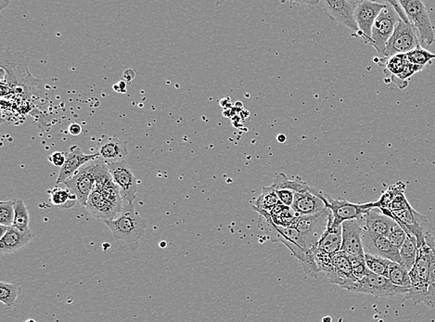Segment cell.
Masks as SVG:
<instances>
[{
  "instance_id": "6da1fadb",
  "label": "cell",
  "mask_w": 435,
  "mask_h": 322,
  "mask_svg": "<svg viewBox=\"0 0 435 322\" xmlns=\"http://www.w3.org/2000/svg\"><path fill=\"white\" fill-rule=\"evenodd\" d=\"M86 208L94 218L103 222L114 220L124 208L119 188L109 174L106 163L100 159L96 186L88 197Z\"/></svg>"
},
{
  "instance_id": "7a4b0ae2",
  "label": "cell",
  "mask_w": 435,
  "mask_h": 322,
  "mask_svg": "<svg viewBox=\"0 0 435 322\" xmlns=\"http://www.w3.org/2000/svg\"><path fill=\"white\" fill-rule=\"evenodd\" d=\"M104 223L112 230L114 238L126 242L133 252L141 246V240L148 229L147 220L136 211L134 205L129 203L124 206L117 218Z\"/></svg>"
},
{
  "instance_id": "3957f363",
  "label": "cell",
  "mask_w": 435,
  "mask_h": 322,
  "mask_svg": "<svg viewBox=\"0 0 435 322\" xmlns=\"http://www.w3.org/2000/svg\"><path fill=\"white\" fill-rule=\"evenodd\" d=\"M435 250L426 245L418 249L417 259L413 269L409 272L412 287L404 299L412 300L415 305L427 302L428 278L430 273L431 257Z\"/></svg>"
},
{
  "instance_id": "277c9868",
  "label": "cell",
  "mask_w": 435,
  "mask_h": 322,
  "mask_svg": "<svg viewBox=\"0 0 435 322\" xmlns=\"http://www.w3.org/2000/svg\"><path fill=\"white\" fill-rule=\"evenodd\" d=\"M310 191L315 195L318 196L330 209L333 214V223L343 225L345 221L359 220L363 217L371 209L375 208V203H354L349 200L340 198L334 199L333 197L324 193L323 191L311 188Z\"/></svg>"
},
{
  "instance_id": "5b68a950",
  "label": "cell",
  "mask_w": 435,
  "mask_h": 322,
  "mask_svg": "<svg viewBox=\"0 0 435 322\" xmlns=\"http://www.w3.org/2000/svg\"><path fill=\"white\" fill-rule=\"evenodd\" d=\"M400 17L388 1L373 24L371 32V45L375 48L380 58L385 57L386 45L394 32Z\"/></svg>"
},
{
  "instance_id": "8992f818",
  "label": "cell",
  "mask_w": 435,
  "mask_h": 322,
  "mask_svg": "<svg viewBox=\"0 0 435 322\" xmlns=\"http://www.w3.org/2000/svg\"><path fill=\"white\" fill-rule=\"evenodd\" d=\"M399 3L421 41L428 45L435 43L434 28L424 3L421 0H400Z\"/></svg>"
},
{
  "instance_id": "52a82bcc",
  "label": "cell",
  "mask_w": 435,
  "mask_h": 322,
  "mask_svg": "<svg viewBox=\"0 0 435 322\" xmlns=\"http://www.w3.org/2000/svg\"><path fill=\"white\" fill-rule=\"evenodd\" d=\"M100 159L86 163L82 166L71 178L65 182L67 189H69L77 197L78 203L86 206L88 197L96 186L97 170H98Z\"/></svg>"
},
{
  "instance_id": "ba28073f",
  "label": "cell",
  "mask_w": 435,
  "mask_h": 322,
  "mask_svg": "<svg viewBox=\"0 0 435 322\" xmlns=\"http://www.w3.org/2000/svg\"><path fill=\"white\" fill-rule=\"evenodd\" d=\"M409 289L395 286L388 278L367 273L366 277L358 281L354 293L367 294L377 299H392L397 296H406Z\"/></svg>"
},
{
  "instance_id": "9c48e42d",
  "label": "cell",
  "mask_w": 435,
  "mask_h": 322,
  "mask_svg": "<svg viewBox=\"0 0 435 322\" xmlns=\"http://www.w3.org/2000/svg\"><path fill=\"white\" fill-rule=\"evenodd\" d=\"M330 214V209L326 208L318 214L297 217L291 227L304 237L309 247L314 250L327 229Z\"/></svg>"
},
{
  "instance_id": "30bf717a",
  "label": "cell",
  "mask_w": 435,
  "mask_h": 322,
  "mask_svg": "<svg viewBox=\"0 0 435 322\" xmlns=\"http://www.w3.org/2000/svg\"><path fill=\"white\" fill-rule=\"evenodd\" d=\"M419 45L421 44L417 36V30L414 28L412 23H407L400 19L390 41L386 45L383 58L398 55V54H407L414 48H418Z\"/></svg>"
},
{
  "instance_id": "8fae6325",
  "label": "cell",
  "mask_w": 435,
  "mask_h": 322,
  "mask_svg": "<svg viewBox=\"0 0 435 322\" xmlns=\"http://www.w3.org/2000/svg\"><path fill=\"white\" fill-rule=\"evenodd\" d=\"M112 179L119 188L122 199L129 205H133L138 193L139 185L133 170L126 160L106 163Z\"/></svg>"
},
{
  "instance_id": "7c38bea8",
  "label": "cell",
  "mask_w": 435,
  "mask_h": 322,
  "mask_svg": "<svg viewBox=\"0 0 435 322\" xmlns=\"http://www.w3.org/2000/svg\"><path fill=\"white\" fill-rule=\"evenodd\" d=\"M385 7V2L359 1L355 8V17L358 27V38L363 39L365 43L371 45V32L379 14Z\"/></svg>"
},
{
  "instance_id": "4fadbf2b",
  "label": "cell",
  "mask_w": 435,
  "mask_h": 322,
  "mask_svg": "<svg viewBox=\"0 0 435 322\" xmlns=\"http://www.w3.org/2000/svg\"><path fill=\"white\" fill-rule=\"evenodd\" d=\"M362 242H363L365 254L385 258V259L390 260L392 262L402 265L400 251L394 247L386 237L378 235V234L370 232V230L364 229Z\"/></svg>"
},
{
  "instance_id": "5bb4252c",
  "label": "cell",
  "mask_w": 435,
  "mask_h": 322,
  "mask_svg": "<svg viewBox=\"0 0 435 322\" xmlns=\"http://www.w3.org/2000/svg\"><path fill=\"white\" fill-rule=\"evenodd\" d=\"M358 4V2H350L346 0H326L319 3L331 21L348 27L357 36L358 27L355 22V11Z\"/></svg>"
},
{
  "instance_id": "9a60e30c",
  "label": "cell",
  "mask_w": 435,
  "mask_h": 322,
  "mask_svg": "<svg viewBox=\"0 0 435 322\" xmlns=\"http://www.w3.org/2000/svg\"><path fill=\"white\" fill-rule=\"evenodd\" d=\"M326 276L331 284L339 285L340 288L350 291H354L358 282L353 273L350 257L343 251L333 254V269Z\"/></svg>"
},
{
  "instance_id": "2e32d148",
  "label": "cell",
  "mask_w": 435,
  "mask_h": 322,
  "mask_svg": "<svg viewBox=\"0 0 435 322\" xmlns=\"http://www.w3.org/2000/svg\"><path fill=\"white\" fill-rule=\"evenodd\" d=\"M363 226L358 220L345 221L343 223V244L340 251L349 257L364 256L365 251L362 235Z\"/></svg>"
},
{
  "instance_id": "e0dca14e",
  "label": "cell",
  "mask_w": 435,
  "mask_h": 322,
  "mask_svg": "<svg viewBox=\"0 0 435 322\" xmlns=\"http://www.w3.org/2000/svg\"><path fill=\"white\" fill-rule=\"evenodd\" d=\"M98 157V153L86 154H84V151H82L80 148L77 147V146L72 147L71 151H70L68 154H66L65 165L60 167L59 176H58L56 181L57 185L65 183V182L68 181L69 178H71L82 166L91 162V161L96 160Z\"/></svg>"
},
{
  "instance_id": "ac0fdd59",
  "label": "cell",
  "mask_w": 435,
  "mask_h": 322,
  "mask_svg": "<svg viewBox=\"0 0 435 322\" xmlns=\"http://www.w3.org/2000/svg\"><path fill=\"white\" fill-rule=\"evenodd\" d=\"M326 208L323 200L313 194L311 191L295 193L294 203L291 205V209L297 217L318 214Z\"/></svg>"
},
{
  "instance_id": "d6986e66",
  "label": "cell",
  "mask_w": 435,
  "mask_h": 322,
  "mask_svg": "<svg viewBox=\"0 0 435 322\" xmlns=\"http://www.w3.org/2000/svg\"><path fill=\"white\" fill-rule=\"evenodd\" d=\"M99 158L105 163L119 162L129 156V148L126 141L114 136H105L99 148Z\"/></svg>"
},
{
  "instance_id": "ffe728a7",
  "label": "cell",
  "mask_w": 435,
  "mask_h": 322,
  "mask_svg": "<svg viewBox=\"0 0 435 322\" xmlns=\"http://www.w3.org/2000/svg\"><path fill=\"white\" fill-rule=\"evenodd\" d=\"M33 232L29 230L23 232L14 227H9L4 236L0 239V250L2 254L14 253L33 241Z\"/></svg>"
},
{
  "instance_id": "44dd1931",
  "label": "cell",
  "mask_w": 435,
  "mask_h": 322,
  "mask_svg": "<svg viewBox=\"0 0 435 322\" xmlns=\"http://www.w3.org/2000/svg\"><path fill=\"white\" fill-rule=\"evenodd\" d=\"M343 244V225L333 223V214L328 217V226L321 239L319 240L318 248L331 256L340 251Z\"/></svg>"
},
{
  "instance_id": "7402d4cb",
  "label": "cell",
  "mask_w": 435,
  "mask_h": 322,
  "mask_svg": "<svg viewBox=\"0 0 435 322\" xmlns=\"http://www.w3.org/2000/svg\"><path fill=\"white\" fill-rule=\"evenodd\" d=\"M362 218H363L364 229L370 230L378 235L386 237V238H388L392 227L397 225L392 218L383 214L379 208L371 209Z\"/></svg>"
},
{
  "instance_id": "603a6c76",
  "label": "cell",
  "mask_w": 435,
  "mask_h": 322,
  "mask_svg": "<svg viewBox=\"0 0 435 322\" xmlns=\"http://www.w3.org/2000/svg\"><path fill=\"white\" fill-rule=\"evenodd\" d=\"M269 188L274 191L290 190L294 191V193H306V191H309L311 187L299 177L290 179L283 173H279Z\"/></svg>"
},
{
  "instance_id": "cb8c5ba5",
  "label": "cell",
  "mask_w": 435,
  "mask_h": 322,
  "mask_svg": "<svg viewBox=\"0 0 435 322\" xmlns=\"http://www.w3.org/2000/svg\"><path fill=\"white\" fill-rule=\"evenodd\" d=\"M379 65L383 67L385 74L390 75V78L397 77L404 71L409 60L407 54H398L389 58H380Z\"/></svg>"
},
{
  "instance_id": "d4e9b609",
  "label": "cell",
  "mask_w": 435,
  "mask_h": 322,
  "mask_svg": "<svg viewBox=\"0 0 435 322\" xmlns=\"http://www.w3.org/2000/svg\"><path fill=\"white\" fill-rule=\"evenodd\" d=\"M50 194V202L53 205L63 209L72 208L78 202L77 197L69 189L55 187L48 191Z\"/></svg>"
},
{
  "instance_id": "484cf974",
  "label": "cell",
  "mask_w": 435,
  "mask_h": 322,
  "mask_svg": "<svg viewBox=\"0 0 435 322\" xmlns=\"http://www.w3.org/2000/svg\"><path fill=\"white\" fill-rule=\"evenodd\" d=\"M281 205L276 191L270 190L269 187L263 188V193L255 200L252 205L254 211L270 213L276 206Z\"/></svg>"
},
{
  "instance_id": "4316f807",
  "label": "cell",
  "mask_w": 435,
  "mask_h": 322,
  "mask_svg": "<svg viewBox=\"0 0 435 322\" xmlns=\"http://www.w3.org/2000/svg\"><path fill=\"white\" fill-rule=\"evenodd\" d=\"M418 249L415 236L407 235L406 242L400 249V257L402 259V266L406 267L409 272L413 269L414 264L416 262Z\"/></svg>"
},
{
  "instance_id": "83f0119b",
  "label": "cell",
  "mask_w": 435,
  "mask_h": 322,
  "mask_svg": "<svg viewBox=\"0 0 435 322\" xmlns=\"http://www.w3.org/2000/svg\"><path fill=\"white\" fill-rule=\"evenodd\" d=\"M270 218L276 226L289 227L293 226L297 215L291 208L279 205L269 213Z\"/></svg>"
},
{
  "instance_id": "f1b7e54d",
  "label": "cell",
  "mask_w": 435,
  "mask_h": 322,
  "mask_svg": "<svg viewBox=\"0 0 435 322\" xmlns=\"http://www.w3.org/2000/svg\"><path fill=\"white\" fill-rule=\"evenodd\" d=\"M388 279L395 286L406 288V289H410L412 287L409 272L401 264L391 262L389 267Z\"/></svg>"
},
{
  "instance_id": "f546056e",
  "label": "cell",
  "mask_w": 435,
  "mask_h": 322,
  "mask_svg": "<svg viewBox=\"0 0 435 322\" xmlns=\"http://www.w3.org/2000/svg\"><path fill=\"white\" fill-rule=\"evenodd\" d=\"M21 293L19 284L10 282H0V301L7 308H14L16 305L18 297Z\"/></svg>"
},
{
  "instance_id": "4dcf8cb0",
  "label": "cell",
  "mask_w": 435,
  "mask_h": 322,
  "mask_svg": "<svg viewBox=\"0 0 435 322\" xmlns=\"http://www.w3.org/2000/svg\"><path fill=\"white\" fill-rule=\"evenodd\" d=\"M14 226L16 229L26 232L29 230L30 215L28 209L23 200H14Z\"/></svg>"
},
{
  "instance_id": "1f68e13d",
  "label": "cell",
  "mask_w": 435,
  "mask_h": 322,
  "mask_svg": "<svg viewBox=\"0 0 435 322\" xmlns=\"http://www.w3.org/2000/svg\"><path fill=\"white\" fill-rule=\"evenodd\" d=\"M365 260L367 269L374 274L383 276L388 278L389 267L392 261L385 259V258L372 256V254H365Z\"/></svg>"
},
{
  "instance_id": "d6a6232c",
  "label": "cell",
  "mask_w": 435,
  "mask_h": 322,
  "mask_svg": "<svg viewBox=\"0 0 435 322\" xmlns=\"http://www.w3.org/2000/svg\"><path fill=\"white\" fill-rule=\"evenodd\" d=\"M407 58L409 63L425 67L428 63H430L431 60H435V54L425 50L421 45H419L418 48H414L413 50L407 53Z\"/></svg>"
},
{
  "instance_id": "836d02e7",
  "label": "cell",
  "mask_w": 435,
  "mask_h": 322,
  "mask_svg": "<svg viewBox=\"0 0 435 322\" xmlns=\"http://www.w3.org/2000/svg\"><path fill=\"white\" fill-rule=\"evenodd\" d=\"M424 69V67L412 65V63H409L402 74L397 77H391V81L397 85L400 90L406 89L409 86V79Z\"/></svg>"
},
{
  "instance_id": "e575fe53",
  "label": "cell",
  "mask_w": 435,
  "mask_h": 322,
  "mask_svg": "<svg viewBox=\"0 0 435 322\" xmlns=\"http://www.w3.org/2000/svg\"><path fill=\"white\" fill-rule=\"evenodd\" d=\"M14 200L0 203V224L2 226H14Z\"/></svg>"
},
{
  "instance_id": "d590c367",
  "label": "cell",
  "mask_w": 435,
  "mask_h": 322,
  "mask_svg": "<svg viewBox=\"0 0 435 322\" xmlns=\"http://www.w3.org/2000/svg\"><path fill=\"white\" fill-rule=\"evenodd\" d=\"M430 308H435V254L431 257L430 273L428 278L427 302L426 305Z\"/></svg>"
},
{
  "instance_id": "8d00e7d4",
  "label": "cell",
  "mask_w": 435,
  "mask_h": 322,
  "mask_svg": "<svg viewBox=\"0 0 435 322\" xmlns=\"http://www.w3.org/2000/svg\"><path fill=\"white\" fill-rule=\"evenodd\" d=\"M350 261H351L353 273L355 278L360 281V279L366 277L370 270L367 269L366 265V260H365L364 256H354L349 257Z\"/></svg>"
},
{
  "instance_id": "74e56055",
  "label": "cell",
  "mask_w": 435,
  "mask_h": 322,
  "mask_svg": "<svg viewBox=\"0 0 435 322\" xmlns=\"http://www.w3.org/2000/svg\"><path fill=\"white\" fill-rule=\"evenodd\" d=\"M407 239V234L404 230L397 223L394 227H392L390 234H389L388 240L391 242V244L397 247L398 250L402 248L404 242Z\"/></svg>"
},
{
  "instance_id": "f35d334b",
  "label": "cell",
  "mask_w": 435,
  "mask_h": 322,
  "mask_svg": "<svg viewBox=\"0 0 435 322\" xmlns=\"http://www.w3.org/2000/svg\"><path fill=\"white\" fill-rule=\"evenodd\" d=\"M404 191H406V190H400L399 193H397V195L392 199L390 208H389L388 210L398 211L409 208L410 205L409 203L407 202L406 195H404Z\"/></svg>"
},
{
  "instance_id": "ab89813d",
  "label": "cell",
  "mask_w": 435,
  "mask_h": 322,
  "mask_svg": "<svg viewBox=\"0 0 435 322\" xmlns=\"http://www.w3.org/2000/svg\"><path fill=\"white\" fill-rule=\"evenodd\" d=\"M276 195H278L281 203L283 205L291 208L293 205L295 193L294 191L290 190H276Z\"/></svg>"
},
{
  "instance_id": "60d3db41",
  "label": "cell",
  "mask_w": 435,
  "mask_h": 322,
  "mask_svg": "<svg viewBox=\"0 0 435 322\" xmlns=\"http://www.w3.org/2000/svg\"><path fill=\"white\" fill-rule=\"evenodd\" d=\"M48 160H50V162L53 163V166L62 167L65 163L66 154H63L62 151H56V153L48 156Z\"/></svg>"
},
{
  "instance_id": "b9f144b4",
  "label": "cell",
  "mask_w": 435,
  "mask_h": 322,
  "mask_svg": "<svg viewBox=\"0 0 435 322\" xmlns=\"http://www.w3.org/2000/svg\"><path fill=\"white\" fill-rule=\"evenodd\" d=\"M82 132V129L80 124H70L69 127V132L72 134V136H78Z\"/></svg>"
},
{
  "instance_id": "7bdbcfd3",
  "label": "cell",
  "mask_w": 435,
  "mask_h": 322,
  "mask_svg": "<svg viewBox=\"0 0 435 322\" xmlns=\"http://www.w3.org/2000/svg\"><path fill=\"white\" fill-rule=\"evenodd\" d=\"M10 1H5V0H0V11H1L2 10H4V9L6 7H7V6L9 4H10Z\"/></svg>"
},
{
  "instance_id": "ee69618b",
  "label": "cell",
  "mask_w": 435,
  "mask_h": 322,
  "mask_svg": "<svg viewBox=\"0 0 435 322\" xmlns=\"http://www.w3.org/2000/svg\"><path fill=\"white\" fill-rule=\"evenodd\" d=\"M322 322H333V318L331 317H324L322 318Z\"/></svg>"
},
{
  "instance_id": "f6af8a7d",
  "label": "cell",
  "mask_w": 435,
  "mask_h": 322,
  "mask_svg": "<svg viewBox=\"0 0 435 322\" xmlns=\"http://www.w3.org/2000/svg\"><path fill=\"white\" fill-rule=\"evenodd\" d=\"M278 139H279V142H284V141H283V139H284V141H286V136H283V135H279L278 136Z\"/></svg>"
},
{
  "instance_id": "bcb514c9",
  "label": "cell",
  "mask_w": 435,
  "mask_h": 322,
  "mask_svg": "<svg viewBox=\"0 0 435 322\" xmlns=\"http://www.w3.org/2000/svg\"><path fill=\"white\" fill-rule=\"evenodd\" d=\"M26 322H36L35 320H33V318H29V320H27Z\"/></svg>"
}]
</instances>
